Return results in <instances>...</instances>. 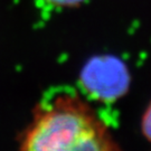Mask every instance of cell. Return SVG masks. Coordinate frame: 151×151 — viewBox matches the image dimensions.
<instances>
[{"mask_svg": "<svg viewBox=\"0 0 151 151\" xmlns=\"http://www.w3.org/2000/svg\"><path fill=\"white\" fill-rule=\"evenodd\" d=\"M20 151L121 150L109 127L84 99L62 93L34 112Z\"/></svg>", "mask_w": 151, "mask_h": 151, "instance_id": "1", "label": "cell"}, {"mask_svg": "<svg viewBox=\"0 0 151 151\" xmlns=\"http://www.w3.org/2000/svg\"><path fill=\"white\" fill-rule=\"evenodd\" d=\"M82 81L88 91L101 99H115L129 85V72L123 62L113 56L91 60L82 72Z\"/></svg>", "mask_w": 151, "mask_h": 151, "instance_id": "2", "label": "cell"}, {"mask_svg": "<svg viewBox=\"0 0 151 151\" xmlns=\"http://www.w3.org/2000/svg\"><path fill=\"white\" fill-rule=\"evenodd\" d=\"M47 6L55 8V9H67V8H76L87 0H43Z\"/></svg>", "mask_w": 151, "mask_h": 151, "instance_id": "3", "label": "cell"}, {"mask_svg": "<svg viewBox=\"0 0 151 151\" xmlns=\"http://www.w3.org/2000/svg\"><path fill=\"white\" fill-rule=\"evenodd\" d=\"M142 129L147 138L151 141V104L148 108L146 114L143 116V121H142Z\"/></svg>", "mask_w": 151, "mask_h": 151, "instance_id": "4", "label": "cell"}]
</instances>
